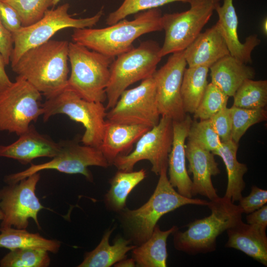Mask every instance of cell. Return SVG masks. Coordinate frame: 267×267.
<instances>
[{"instance_id":"obj_1","label":"cell","mask_w":267,"mask_h":267,"mask_svg":"<svg viewBox=\"0 0 267 267\" xmlns=\"http://www.w3.org/2000/svg\"><path fill=\"white\" fill-rule=\"evenodd\" d=\"M69 43L49 40L31 48L11 65L12 70L46 98L49 97L67 86Z\"/></svg>"},{"instance_id":"obj_2","label":"cell","mask_w":267,"mask_h":267,"mask_svg":"<svg viewBox=\"0 0 267 267\" xmlns=\"http://www.w3.org/2000/svg\"><path fill=\"white\" fill-rule=\"evenodd\" d=\"M162 14L158 8L136 14L134 19H123L105 28L74 29L73 42L104 55L115 58L134 47L140 36L163 30Z\"/></svg>"},{"instance_id":"obj_3","label":"cell","mask_w":267,"mask_h":267,"mask_svg":"<svg viewBox=\"0 0 267 267\" xmlns=\"http://www.w3.org/2000/svg\"><path fill=\"white\" fill-rule=\"evenodd\" d=\"M167 169L161 171L155 189L146 203L138 209L124 208L119 212L123 225L138 245L150 237L158 221L165 214L186 205H208L209 201L187 198L176 191L169 182Z\"/></svg>"},{"instance_id":"obj_4","label":"cell","mask_w":267,"mask_h":267,"mask_svg":"<svg viewBox=\"0 0 267 267\" xmlns=\"http://www.w3.org/2000/svg\"><path fill=\"white\" fill-rule=\"evenodd\" d=\"M207 206L210 215L189 223L183 232L178 229L173 233L177 250L190 255L213 252L218 236L242 220L239 206L224 196L210 200Z\"/></svg>"},{"instance_id":"obj_5","label":"cell","mask_w":267,"mask_h":267,"mask_svg":"<svg viewBox=\"0 0 267 267\" xmlns=\"http://www.w3.org/2000/svg\"><path fill=\"white\" fill-rule=\"evenodd\" d=\"M68 58L71 73L67 88L90 101L103 103L110 78V67L115 58L74 42H69Z\"/></svg>"},{"instance_id":"obj_6","label":"cell","mask_w":267,"mask_h":267,"mask_svg":"<svg viewBox=\"0 0 267 267\" xmlns=\"http://www.w3.org/2000/svg\"><path fill=\"white\" fill-rule=\"evenodd\" d=\"M160 49L155 41H143L138 47H134L114 59L110 67V78L106 89V110L115 106L129 86L152 76L162 58Z\"/></svg>"},{"instance_id":"obj_7","label":"cell","mask_w":267,"mask_h":267,"mask_svg":"<svg viewBox=\"0 0 267 267\" xmlns=\"http://www.w3.org/2000/svg\"><path fill=\"white\" fill-rule=\"evenodd\" d=\"M43 107L44 122L55 115L65 114L84 127L81 140L83 144L99 149L107 112L103 103L87 100L66 88L46 98Z\"/></svg>"},{"instance_id":"obj_8","label":"cell","mask_w":267,"mask_h":267,"mask_svg":"<svg viewBox=\"0 0 267 267\" xmlns=\"http://www.w3.org/2000/svg\"><path fill=\"white\" fill-rule=\"evenodd\" d=\"M42 94L25 79L15 81L0 92V131L19 135L43 115Z\"/></svg>"},{"instance_id":"obj_9","label":"cell","mask_w":267,"mask_h":267,"mask_svg":"<svg viewBox=\"0 0 267 267\" xmlns=\"http://www.w3.org/2000/svg\"><path fill=\"white\" fill-rule=\"evenodd\" d=\"M69 7L66 3L55 9H48L40 20L29 26L22 27L12 33L13 49L11 65L15 64L25 51L46 42L58 31L67 28L92 27L99 22L103 14L102 9L92 16L75 18L68 13Z\"/></svg>"},{"instance_id":"obj_10","label":"cell","mask_w":267,"mask_h":267,"mask_svg":"<svg viewBox=\"0 0 267 267\" xmlns=\"http://www.w3.org/2000/svg\"><path fill=\"white\" fill-rule=\"evenodd\" d=\"M221 0H191L184 11L162 15L165 39L161 47L162 57L184 50L199 35Z\"/></svg>"},{"instance_id":"obj_11","label":"cell","mask_w":267,"mask_h":267,"mask_svg":"<svg viewBox=\"0 0 267 267\" xmlns=\"http://www.w3.org/2000/svg\"><path fill=\"white\" fill-rule=\"evenodd\" d=\"M61 149L58 154L47 162L31 164L25 170L11 174L4 178L7 184L18 182L35 173L45 170H55L68 174L83 175L89 181L93 177L89 171V166L107 168L109 166L100 150L96 147L80 145L74 141L61 142Z\"/></svg>"},{"instance_id":"obj_12","label":"cell","mask_w":267,"mask_h":267,"mask_svg":"<svg viewBox=\"0 0 267 267\" xmlns=\"http://www.w3.org/2000/svg\"><path fill=\"white\" fill-rule=\"evenodd\" d=\"M173 138V120L161 116L159 123L138 139L134 150L129 154L118 156L113 165L119 171L131 172L136 163L147 160L152 165V172L159 175L163 169H168Z\"/></svg>"},{"instance_id":"obj_13","label":"cell","mask_w":267,"mask_h":267,"mask_svg":"<svg viewBox=\"0 0 267 267\" xmlns=\"http://www.w3.org/2000/svg\"><path fill=\"white\" fill-rule=\"evenodd\" d=\"M40 176V172L35 173L0 190V208L3 215L0 227L26 229L29 219H32L41 229L38 215L44 207L35 193Z\"/></svg>"},{"instance_id":"obj_14","label":"cell","mask_w":267,"mask_h":267,"mask_svg":"<svg viewBox=\"0 0 267 267\" xmlns=\"http://www.w3.org/2000/svg\"><path fill=\"white\" fill-rule=\"evenodd\" d=\"M152 76L137 87L125 89L114 107L106 112V120L121 124L141 125L150 128L160 119Z\"/></svg>"},{"instance_id":"obj_15","label":"cell","mask_w":267,"mask_h":267,"mask_svg":"<svg viewBox=\"0 0 267 267\" xmlns=\"http://www.w3.org/2000/svg\"><path fill=\"white\" fill-rule=\"evenodd\" d=\"M186 65L183 50L176 52L152 75L160 114L173 121L182 120L186 115L180 92Z\"/></svg>"},{"instance_id":"obj_16","label":"cell","mask_w":267,"mask_h":267,"mask_svg":"<svg viewBox=\"0 0 267 267\" xmlns=\"http://www.w3.org/2000/svg\"><path fill=\"white\" fill-rule=\"evenodd\" d=\"M189 115L181 121H173V138L168 156L169 180L181 195L192 198V181L186 167L185 140L192 122Z\"/></svg>"},{"instance_id":"obj_17","label":"cell","mask_w":267,"mask_h":267,"mask_svg":"<svg viewBox=\"0 0 267 267\" xmlns=\"http://www.w3.org/2000/svg\"><path fill=\"white\" fill-rule=\"evenodd\" d=\"M19 136L14 142L0 146V157L15 159L26 165L36 158H53L61 149L60 142H55L46 135L39 133L32 124Z\"/></svg>"},{"instance_id":"obj_18","label":"cell","mask_w":267,"mask_h":267,"mask_svg":"<svg viewBox=\"0 0 267 267\" xmlns=\"http://www.w3.org/2000/svg\"><path fill=\"white\" fill-rule=\"evenodd\" d=\"M185 156L189 165L188 173L193 175L192 195L204 196L213 200L219 196L212 183V176L220 173L213 153L188 141Z\"/></svg>"},{"instance_id":"obj_19","label":"cell","mask_w":267,"mask_h":267,"mask_svg":"<svg viewBox=\"0 0 267 267\" xmlns=\"http://www.w3.org/2000/svg\"><path fill=\"white\" fill-rule=\"evenodd\" d=\"M233 0H223L216 10L219 17L217 24L225 42L229 54L240 62L252 63L251 53L261 43L257 35H252L246 38L244 43L239 40L237 29L238 16L233 5Z\"/></svg>"},{"instance_id":"obj_20","label":"cell","mask_w":267,"mask_h":267,"mask_svg":"<svg viewBox=\"0 0 267 267\" xmlns=\"http://www.w3.org/2000/svg\"><path fill=\"white\" fill-rule=\"evenodd\" d=\"M183 53L189 67L209 68L223 57L230 54L217 24L200 33Z\"/></svg>"},{"instance_id":"obj_21","label":"cell","mask_w":267,"mask_h":267,"mask_svg":"<svg viewBox=\"0 0 267 267\" xmlns=\"http://www.w3.org/2000/svg\"><path fill=\"white\" fill-rule=\"evenodd\" d=\"M151 128L141 125L118 123L106 120L99 149L109 165L131 148Z\"/></svg>"},{"instance_id":"obj_22","label":"cell","mask_w":267,"mask_h":267,"mask_svg":"<svg viewBox=\"0 0 267 267\" xmlns=\"http://www.w3.org/2000/svg\"><path fill=\"white\" fill-rule=\"evenodd\" d=\"M225 247L241 251L267 266V237L266 230L241 220L226 230Z\"/></svg>"},{"instance_id":"obj_23","label":"cell","mask_w":267,"mask_h":267,"mask_svg":"<svg viewBox=\"0 0 267 267\" xmlns=\"http://www.w3.org/2000/svg\"><path fill=\"white\" fill-rule=\"evenodd\" d=\"M211 83L229 97L234 95L241 84L247 79H253L255 71L230 54L226 55L210 68Z\"/></svg>"},{"instance_id":"obj_24","label":"cell","mask_w":267,"mask_h":267,"mask_svg":"<svg viewBox=\"0 0 267 267\" xmlns=\"http://www.w3.org/2000/svg\"><path fill=\"white\" fill-rule=\"evenodd\" d=\"M238 144L232 139L222 142L221 145L212 153L222 160L227 174V184L224 197L234 203L242 197V192L245 187L243 176L248 171L246 164L237 159Z\"/></svg>"},{"instance_id":"obj_25","label":"cell","mask_w":267,"mask_h":267,"mask_svg":"<svg viewBox=\"0 0 267 267\" xmlns=\"http://www.w3.org/2000/svg\"><path fill=\"white\" fill-rule=\"evenodd\" d=\"M178 229L174 225L163 231L156 225L150 237L133 249V258L138 267H166L168 257L167 240L168 236Z\"/></svg>"},{"instance_id":"obj_26","label":"cell","mask_w":267,"mask_h":267,"mask_svg":"<svg viewBox=\"0 0 267 267\" xmlns=\"http://www.w3.org/2000/svg\"><path fill=\"white\" fill-rule=\"evenodd\" d=\"M114 228L107 230L92 251L87 253L79 267H109L126 258V254L137 245H129L130 240L117 238L111 245L109 239Z\"/></svg>"},{"instance_id":"obj_27","label":"cell","mask_w":267,"mask_h":267,"mask_svg":"<svg viewBox=\"0 0 267 267\" xmlns=\"http://www.w3.org/2000/svg\"><path fill=\"white\" fill-rule=\"evenodd\" d=\"M60 246L59 241L46 239L38 233H31L26 229L0 227V248L10 250L18 248L40 249L56 254Z\"/></svg>"},{"instance_id":"obj_28","label":"cell","mask_w":267,"mask_h":267,"mask_svg":"<svg viewBox=\"0 0 267 267\" xmlns=\"http://www.w3.org/2000/svg\"><path fill=\"white\" fill-rule=\"evenodd\" d=\"M146 177V171H119L110 179L111 187L105 196V203L110 210L120 212L125 206L131 191Z\"/></svg>"},{"instance_id":"obj_29","label":"cell","mask_w":267,"mask_h":267,"mask_svg":"<svg viewBox=\"0 0 267 267\" xmlns=\"http://www.w3.org/2000/svg\"><path fill=\"white\" fill-rule=\"evenodd\" d=\"M209 68L188 67L184 72L181 86V97L184 112L193 114L199 105L208 84Z\"/></svg>"},{"instance_id":"obj_30","label":"cell","mask_w":267,"mask_h":267,"mask_svg":"<svg viewBox=\"0 0 267 267\" xmlns=\"http://www.w3.org/2000/svg\"><path fill=\"white\" fill-rule=\"evenodd\" d=\"M233 97V106L250 109L264 108L267 104V81L247 79Z\"/></svg>"},{"instance_id":"obj_31","label":"cell","mask_w":267,"mask_h":267,"mask_svg":"<svg viewBox=\"0 0 267 267\" xmlns=\"http://www.w3.org/2000/svg\"><path fill=\"white\" fill-rule=\"evenodd\" d=\"M48 252L43 249L18 248L10 250L0 261L1 267H47Z\"/></svg>"},{"instance_id":"obj_32","label":"cell","mask_w":267,"mask_h":267,"mask_svg":"<svg viewBox=\"0 0 267 267\" xmlns=\"http://www.w3.org/2000/svg\"><path fill=\"white\" fill-rule=\"evenodd\" d=\"M230 110L232 120L231 139L237 144L250 127L267 119V112L264 108L250 109L232 105Z\"/></svg>"},{"instance_id":"obj_33","label":"cell","mask_w":267,"mask_h":267,"mask_svg":"<svg viewBox=\"0 0 267 267\" xmlns=\"http://www.w3.org/2000/svg\"><path fill=\"white\" fill-rule=\"evenodd\" d=\"M229 97L211 82L208 83L204 95L193 113L195 120L209 119L226 106Z\"/></svg>"},{"instance_id":"obj_34","label":"cell","mask_w":267,"mask_h":267,"mask_svg":"<svg viewBox=\"0 0 267 267\" xmlns=\"http://www.w3.org/2000/svg\"><path fill=\"white\" fill-rule=\"evenodd\" d=\"M187 138L188 141L212 152L218 148L222 143L210 119L192 121Z\"/></svg>"},{"instance_id":"obj_35","label":"cell","mask_w":267,"mask_h":267,"mask_svg":"<svg viewBox=\"0 0 267 267\" xmlns=\"http://www.w3.org/2000/svg\"><path fill=\"white\" fill-rule=\"evenodd\" d=\"M191 0H124L121 5L115 11L111 12L106 19L108 25L114 24L125 19L128 15L158 8L174 2L189 3Z\"/></svg>"},{"instance_id":"obj_36","label":"cell","mask_w":267,"mask_h":267,"mask_svg":"<svg viewBox=\"0 0 267 267\" xmlns=\"http://www.w3.org/2000/svg\"><path fill=\"white\" fill-rule=\"evenodd\" d=\"M12 6L19 14L22 27L29 26L44 15L52 6V0H1Z\"/></svg>"},{"instance_id":"obj_37","label":"cell","mask_w":267,"mask_h":267,"mask_svg":"<svg viewBox=\"0 0 267 267\" xmlns=\"http://www.w3.org/2000/svg\"><path fill=\"white\" fill-rule=\"evenodd\" d=\"M210 119L222 142L231 139L232 120L230 108L223 107Z\"/></svg>"},{"instance_id":"obj_38","label":"cell","mask_w":267,"mask_h":267,"mask_svg":"<svg viewBox=\"0 0 267 267\" xmlns=\"http://www.w3.org/2000/svg\"><path fill=\"white\" fill-rule=\"evenodd\" d=\"M239 202L238 205L243 213L250 214L267 204V190L253 185L250 193L247 196L242 197Z\"/></svg>"},{"instance_id":"obj_39","label":"cell","mask_w":267,"mask_h":267,"mask_svg":"<svg viewBox=\"0 0 267 267\" xmlns=\"http://www.w3.org/2000/svg\"><path fill=\"white\" fill-rule=\"evenodd\" d=\"M0 20L5 29L11 34L22 26L20 16L9 4L0 0Z\"/></svg>"},{"instance_id":"obj_40","label":"cell","mask_w":267,"mask_h":267,"mask_svg":"<svg viewBox=\"0 0 267 267\" xmlns=\"http://www.w3.org/2000/svg\"><path fill=\"white\" fill-rule=\"evenodd\" d=\"M13 49L12 34L5 29L0 20V53L3 57L7 65L10 62Z\"/></svg>"},{"instance_id":"obj_41","label":"cell","mask_w":267,"mask_h":267,"mask_svg":"<svg viewBox=\"0 0 267 267\" xmlns=\"http://www.w3.org/2000/svg\"><path fill=\"white\" fill-rule=\"evenodd\" d=\"M248 224L255 225L266 230L267 226V205H264L260 209L248 214L246 216Z\"/></svg>"},{"instance_id":"obj_42","label":"cell","mask_w":267,"mask_h":267,"mask_svg":"<svg viewBox=\"0 0 267 267\" xmlns=\"http://www.w3.org/2000/svg\"><path fill=\"white\" fill-rule=\"evenodd\" d=\"M6 65L3 57L0 53V92L8 88L12 83L5 71V67Z\"/></svg>"},{"instance_id":"obj_43","label":"cell","mask_w":267,"mask_h":267,"mask_svg":"<svg viewBox=\"0 0 267 267\" xmlns=\"http://www.w3.org/2000/svg\"><path fill=\"white\" fill-rule=\"evenodd\" d=\"M135 266V262L132 258L131 259L122 260L114 264L117 267H133Z\"/></svg>"},{"instance_id":"obj_44","label":"cell","mask_w":267,"mask_h":267,"mask_svg":"<svg viewBox=\"0 0 267 267\" xmlns=\"http://www.w3.org/2000/svg\"><path fill=\"white\" fill-rule=\"evenodd\" d=\"M267 19L266 18L264 21V22L263 23V32L265 34H267Z\"/></svg>"},{"instance_id":"obj_45","label":"cell","mask_w":267,"mask_h":267,"mask_svg":"<svg viewBox=\"0 0 267 267\" xmlns=\"http://www.w3.org/2000/svg\"><path fill=\"white\" fill-rule=\"evenodd\" d=\"M61 0H52V6L56 5Z\"/></svg>"},{"instance_id":"obj_46","label":"cell","mask_w":267,"mask_h":267,"mask_svg":"<svg viewBox=\"0 0 267 267\" xmlns=\"http://www.w3.org/2000/svg\"><path fill=\"white\" fill-rule=\"evenodd\" d=\"M3 217V215L2 211L1 210L0 208V221L2 220Z\"/></svg>"}]
</instances>
